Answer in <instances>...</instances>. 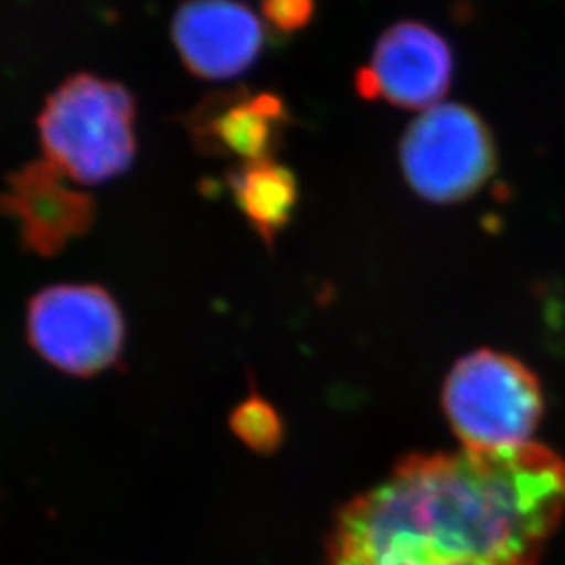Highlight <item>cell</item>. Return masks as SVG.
I'll return each instance as SVG.
<instances>
[{"mask_svg": "<svg viewBox=\"0 0 565 565\" xmlns=\"http://www.w3.org/2000/svg\"><path fill=\"white\" fill-rule=\"evenodd\" d=\"M25 331L46 363L70 375H97L120 359L124 317L99 285H55L28 303Z\"/></svg>", "mask_w": 565, "mask_h": 565, "instance_id": "5", "label": "cell"}, {"mask_svg": "<svg viewBox=\"0 0 565 565\" xmlns=\"http://www.w3.org/2000/svg\"><path fill=\"white\" fill-rule=\"evenodd\" d=\"M237 438L258 452H270L281 443V422L270 404L260 396H249L231 417Z\"/></svg>", "mask_w": 565, "mask_h": 565, "instance_id": "11", "label": "cell"}, {"mask_svg": "<svg viewBox=\"0 0 565 565\" xmlns=\"http://www.w3.org/2000/svg\"><path fill=\"white\" fill-rule=\"evenodd\" d=\"M443 404L448 424L469 450L530 445L545 406L536 375L497 350H478L455 364Z\"/></svg>", "mask_w": 565, "mask_h": 565, "instance_id": "3", "label": "cell"}, {"mask_svg": "<svg viewBox=\"0 0 565 565\" xmlns=\"http://www.w3.org/2000/svg\"><path fill=\"white\" fill-rule=\"evenodd\" d=\"M226 189L245 223L268 247L294 221L300 205V182L277 160L239 163L226 174Z\"/></svg>", "mask_w": 565, "mask_h": 565, "instance_id": "10", "label": "cell"}, {"mask_svg": "<svg viewBox=\"0 0 565 565\" xmlns=\"http://www.w3.org/2000/svg\"><path fill=\"white\" fill-rule=\"evenodd\" d=\"M137 102L118 82L76 74L46 99L39 132L46 162L67 179L99 184L128 172L137 156Z\"/></svg>", "mask_w": 565, "mask_h": 565, "instance_id": "2", "label": "cell"}, {"mask_svg": "<svg viewBox=\"0 0 565 565\" xmlns=\"http://www.w3.org/2000/svg\"><path fill=\"white\" fill-rule=\"evenodd\" d=\"M65 179L53 163H25L7 177L0 193V212L18 224L23 247L44 258L60 256L97 221L95 198Z\"/></svg>", "mask_w": 565, "mask_h": 565, "instance_id": "7", "label": "cell"}, {"mask_svg": "<svg viewBox=\"0 0 565 565\" xmlns=\"http://www.w3.org/2000/svg\"><path fill=\"white\" fill-rule=\"evenodd\" d=\"M452 74V49L445 36L419 21H401L385 30L371 63L356 74V93L366 102L425 109L445 97Z\"/></svg>", "mask_w": 565, "mask_h": 565, "instance_id": "6", "label": "cell"}, {"mask_svg": "<svg viewBox=\"0 0 565 565\" xmlns=\"http://www.w3.org/2000/svg\"><path fill=\"white\" fill-rule=\"evenodd\" d=\"M289 121V109L279 95L233 88L210 93L189 111L184 126L203 156L249 163L275 160Z\"/></svg>", "mask_w": 565, "mask_h": 565, "instance_id": "8", "label": "cell"}, {"mask_svg": "<svg viewBox=\"0 0 565 565\" xmlns=\"http://www.w3.org/2000/svg\"><path fill=\"white\" fill-rule=\"evenodd\" d=\"M408 186L429 203H457L476 195L492 179L499 151L484 118L459 103L427 109L401 141Z\"/></svg>", "mask_w": 565, "mask_h": 565, "instance_id": "4", "label": "cell"}, {"mask_svg": "<svg viewBox=\"0 0 565 565\" xmlns=\"http://www.w3.org/2000/svg\"><path fill=\"white\" fill-rule=\"evenodd\" d=\"M172 41L186 70L203 81H228L263 55L260 18L233 0H186L172 21Z\"/></svg>", "mask_w": 565, "mask_h": 565, "instance_id": "9", "label": "cell"}, {"mask_svg": "<svg viewBox=\"0 0 565 565\" xmlns=\"http://www.w3.org/2000/svg\"><path fill=\"white\" fill-rule=\"evenodd\" d=\"M264 21L277 34H294L303 30L315 15V0H263Z\"/></svg>", "mask_w": 565, "mask_h": 565, "instance_id": "12", "label": "cell"}, {"mask_svg": "<svg viewBox=\"0 0 565 565\" xmlns=\"http://www.w3.org/2000/svg\"><path fill=\"white\" fill-rule=\"evenodd\" d=\"M564 513L545 446L415 455L343 507L327 565H539Z\"/></svg>", "mask_w": 565, "mask_h": 565, "instance_id": "1", "label": "cell"}]
</instances>
